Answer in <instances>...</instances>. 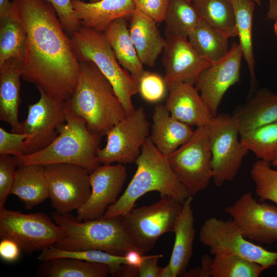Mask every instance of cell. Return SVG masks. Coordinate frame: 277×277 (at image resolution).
Segmentation results:
<instances>
[{
  "label": "cell",
  "instance_id": "484cf974",
  "mask_svg": "<svg viewBox=\"0 0 277 277\" xmlns=\"http://www.w3.org/2000/svg\"><path fill=\"white\" fill-rule=\"evenodd\" d=\"M103 33L118 63L138 83L145 70L131 40L126 18L113 21Z\"/></svg>",
  "mask_w": 277,
  "mask_h": 277
},
{
  "label": "cell",
  "instance_id": "816d5d0a",
  "mask_svg": "<svg viewBox=\"0 0 277 277\" xmlns=\"http://www.w3.org/2000/svg\"><path fill=\"white\" fill-rule=\"evenodd\" d=\"M254 1V2L256 4L258 5H261V0H253Z\"/></svg>",
  "mask_w": 277,
  "mask_h": 277
},
{
  "label": "cell",
  "instance_id": "9c48e42d",
  "mask_svg": "<svg viewBox=\"0 0 277 277\" xmlns=\"http://www.w3.org/2000/svg\"><path fill=\"white\" fill-rule=\"evenodd\" d=\"M211 157L207 127L203 126L197 127L191 137L167 159L176 177L193 197L212 180Z\"/></svg>",
  "mask_w": 277,
  "mask_h": 277
},
{
  "label": "cell",
  "instance_id": "2e32d148",
  "mask_svg": "<svg viewBox=\"0 0 277 277\" xmlns=\"http://www.w3.org/2000/svg\"><path fill=\"white\" fill-rule=\"evenodd\" d=\"M243 56L239 44L233 43L228 53L204 70L194 84L212 117L218 114L219 107L227 90L240 81Z\"/></svg>",
  "mask_w": 277,
  "mask_h": 277
},
{
  "label": "cell",
  "instance_id": "7a4b0ae2",
  "mask_svg": "<svg viewBox=\"0 0 277 277\" xmlns=\"http://www.w3.org/2000/svg\"><path fill=\"white\" fill-rule=\"evenodd\" d=\"M79 62L76 86L65 104L85 121L92 133L102 137L127 114L111 84L95 64Z\"/></svg>",
  "mask_w": 277,
  "mask_h": 277
},
{
  "label": "cell",
  "instance_id": "4dcf8cb0",
  "mask_svg": "<svg viewBox=\"0 0 277 277\" xmlns=\"http://www.w3.org/2000/svg\"><path fill=\"white\" fill-rule=\"evenodd\" d=\"M228 38L225 34L201 20L187 39L199 54L213 63L229 51Z\"/></svg>",
  "mask_w": 277,
  "mask_h": 277
},
{
  "label": "cell",
  "instance_id": "b9f144b4",
  "mask_svg": "<svg viewBox=\"0 0 277 277\" xmlns=\"http://www.w3.org/2000/svg\"><path fill=\"white\" fill-rule=\"evenodd\" d=\"M137 9L155 22H164L169 0H132Z\"/></svg>",
  "mask_w": 277,
  "mask_h": 277
},
{
  "label": "cell",
  "instance_id": "8d00e7d4",
  "mask_svg": "<svg viewBox=\"0 0 277 277\" xmlns=\"http://www.w3.org/2000/svg\"><path fill=\"white\" fill-rule=\"evenodd\" d=\"M270 164L259 160L253 164L250 173L259 201H270L277 205V170L272 169Z\"/></svg>",
  "mask_w": 277,
  "mask_h": 277
},
{
  "label": "cell",
  "instance_id": "11a10c76",
  "mask_svg": "<svg viewBox=\"0 0 277 277\" xmlns=\"http://www.w3.org/2000/svg\"><path fill=\"white\" fill-rule=\"evenodd\" d=\"M188 1L192 2V1L193 0H188Z\"/></svg>",
  "mask_w": 277,
  "mask_h": 277
},
{
  "label": "cell",
  "instance_id": "ab89813d",
  "mask_svg": "<svg viewBox=\"0 0 277 277\" xmlns=\"http://www.w3.org/2000/svg\"><path fill=\"white\" fill-rule=\"evenodd\" d=\"M46 1L54 8L64 30L70 37L81 27L73 8V0Z\"/></svg>",
  "mask_w": 277,
  "mask_h": 277
},
{
  "label": "cell",
  "instance_id": "7bdbcfd3",
  "mask_svg": "<svg viewBox=\"0 0 277 277\" xmlns=\"http://www.w3.org/2000/svg\"><path fill=\"white\" fill-rule=\"evenodd\" d=\"M162 254L147 255L141 265L138 267L139 277H160L162 268L158 265Z\"/></svg>",
  "mask_w": 277,
  "mask_h": 277
},
{
  "label": "cell",
  "instance_id": "ee69618b",
  "mask_svg": "<svg viewBox=\"0 0 277 277\" xmlns=\"http://www.w3.org/2000/svg\"><path fill=\"white\" fill-rule=\"evenodd\" d=\"M22 250L16 242L8 239H1L0 242V256L2 260L8 262L16 261Z\"/></svg>",
  "mask_w": 277,
  "mask_h": 277
},
{
  "label": "cell",
  "instance_id": "6da1fadb",
  "mask_svg": "<svg viewBox=\"0 0 277 277\" xmlns=\"http://www.w3.org/2000/svg\"><path fill=\"white\" fill-rule=\"evenodd\" d=\"M10 10L27 36L22 78L66 101L76 86L80 62L54 8L46 0H12Z\"/></svg>",
  "mask_w": 277,
  "mask_h": 277
},
{
  "label": "cell",
  "instance_id": "f546056e",
  "mask_svg": "<svg viewBox=\"0 0 277 277\" xmlns=\"http://www.w3.org/2000/svg\"><path fill=\"white\" fill-rule=\"evenodd\" d=\"M201 20L227 37L237 36L232 0H193Z\"/></svg>",
  "mask_w": 277,
  "mask_h": 277
},
{
  "label": "cell",
  "instance_id": "7c38bea8",
  "mask_svg": "<svg viewBox=\"0 0 277 277\" xmlns=\"http://www.w3.org/2000/svg\"><path fill=\"white\" fill-rule=\"evenodd\" d=\"M149 125L143 107L135 109L116 123L107 133V143L99 148L96 156L99 163L123 165L135 162L149 137Z\"/></svg>",
  "mask_w": 277,
  "mask_h": 277
},
{
  "label": "cell",
  "instance_id": "5b68a950",
  "mask_svg": "<svg viewBox=\"0 0 277 277\" xmlns=\"http://www.w3.org/2000/svg\"><path fill=\"white\" fill-rule=\"evenodd\" d=\"M66 107V123L56 139L40 151L15 156L18 166L69 163L81 166L90 173L100 165L96 152L101 137L92 133L85 121Z\"/></svg>",
  "mask_w": 277,
  "mask_h": 277
},
{
  "label": "cell",
  "instance_id": "83f0119b",
  "mask_svg": "<svg viewBox=\"0 0 277 277\" xmlns=\"http://www.w3.org/2000/svg\"><path fill=\"white\" fill-rule=\"evenodd\" d=\"M38 265V277H107L111 270L106 264L61 257L43 261Z\"/></svg>",
  "mask_w": 277,
  "mask_h": 277
},
{
  "label": "cell",
  "instance_id": "7dc6e473",
  "mask_svg": "<svg viewBox=\"0 0 277 277\" xmlns=\"http://www.w3.org/2000/svg\"><path fill=\"white\" fill-rule=\"evenodd\" d=\"M114 276H138V268L131 266L127 264H123Z\"/></svg>",
  "mask_w": 277,
  "mask_h": 277
},
{
  "label": "cell",
  "instance_id": "4fadbf2b",
  "mask_svg": "<svg viewBox=\"0 0 277 277\" xmlns=\"http://www.w3.org/2000/svg\"><path fill=\"white\" fill-rule=\"evenodd\" d=\"M40 98L29 105L26 119L21 122L27 137L24 142L22 155L40 151L57 137L66 123L65 102L54 98L37 89Z\"/></svg>",
  "mask_w": 277,
  "mask_h": 277
},
{
  "label": "cell",
  "instance_id": "7402d4cb",
  "mask_svg": "<svg viewBox=\"0 0 277 277\" xmlns=\"http://www.w3.org/2000/svg\"><path fill=\"white\" fill-rule=\"evenodd\" d=\"M130 17L129 31L137 55L143 65L152 67L164 50L166 39L157 23L149 16L135 9Z\"/></svg>",
  "mask_w": 277,
  "mask_h": 277
},
{
  "label": "cell",
  "instance_id": "60d3db41",
  "mask_svg": "<svg viewBox=\"0 0 277 277\" xmlns=\"http://www.w3.org/2000/svg\"><path fill=\"white\" fill-rule=\"evenodd\" d=\"M25 133H10L0 127V154L17 156L23 154Z\"/></svg>",
  "mask_w": 277,
  "mask_h": 277
},
{
  "label": "cell",
  "instance_id": "e0dca14e",
  "mask_svg": "<svg viewBox=\"0 0 277 277\" xmlns=\"http://www.w3.org/2000/svg\"><path fill=\"white\" fill-rule=\"evenodd\" d=\"M127 177L124 165H102L89 174L91 193L77 211L79 221L103 216L109 206L117 200Z\"/></svg>",
  "mask_w": 277,
  "mask_h": 277
},
{
  "label": "cell",
  "instance_id": "c3c4849f",
  "mask_svg": "<svg viewBox=\"0 0 277 277\" xmlns=\"http://www.w3.org/2000/svg\"><path fill=\"white\" fill-rule=\"evenodd\" d=\"M267 18L274 21L273 30L275 35L277 36V0L269 1Z\"/></svg>",
  "mask_w": 277,
  "mask_h": 277
},
{
  "label": "cell",
  "instance_id": "ac0fdd59",
  "mask_svg": "<svg viewBox=\"0 0 277 277\" xmlns=\"http://www.w3.org/2000/svg\"><path fill=\"white\" fill-rule=\"evenodd\" d=\"M163 64L166 84L183 82L194 85L201 73L212 63L199 54L187 38L166 36Z\"/></svg>",
  "mask_w": 277,
  "mask_h": 277
},
{
  "label": "cell",
  "instance_id": "f6af8a7d",
  "mask_svg": "<svg viewBox=\"0 0 277 277\" xmlns=\"http://www.w3.org/2000/svg\"><path fill=\"white\" fill-rule=\"evenodd\" d=\"M213 259L207 254L202 256L201 267L186 271L182 276L186 277H210L211 276V265Z\"/></svg>",
  "mask_w": 277,
  "mask_h": 277
},
{
  "label": "cell",
  "instance_id": "4316f807",
  "mask_svg": "<svg viewBox=\"0 0 277 277\" xmlns=\"http://www.w3.org/2000/svg\"><path fill=\"white\" fill-rule=\"evenodd\" d=\"M15 181L11 194L31 210L49 198V191L45 166L38 164L17 166Z\"/></svg>",
  "mask_w": 277,
  "mask_h": 277
},
{
  "label": "cell",
  "instance_id": "f35d334b",
  "mask_svg": "<svg viewBox=\"0 0 277 277\" xmlns=\"http://www.w3.org/2000/svg\"><path fill=\"white\" fill-rule=\"evenodd\" d=\"M17 166L15 156L0 154V208L4 207L8 195L11 194Z\"/></svg>",
  "mask_w": 277,
  "mask_h": 277
},
{
  "label": "cell",
  "instance_id": "f907efd6",
  "mask_svg": "<svg viewBox=\"0 0 277 277\" xmlns=\"http://www.w3.org/2000/svg\"><path fill=\"white\" fill-rule=\"evenodd\" d=\"M160 277H174L172 270L168 264L162 268Z\"/></svg>",
  "mask_w": 277,
  "mask_h": 277
},
{
  "label": "cell",
  "instance_id": "f5cc1de1",
  "mask_svg": "<svg viewBox=\"0 0 277 277\" xmlns=\"http://www.w3.org/2000/svg\"><path fill=\"white\" fill-rule=\"evenodd\" d=\"M273 166L277 167V160L271 163Z\"/></svg>",
  "mask_w": 277,
  "mask_h": 277
},
{
  "label": "cell",
  "instance_id": "3957f363",
  "mask_svg": "<svg viewBox=\"0 0 277 277\" xmlns=\"http://www.w3.org/2000/svg\"><path fill=\"white\" fill-rule=\"evenodd\" d=\"M136 170L122 195L108 207L103 217L121 216L134 208L145 194L157 191L161 197L169 196L182 204L191 196L171 170L167 156L156 147L149 136L135 161Z\"/></svg>",
  "mask_w": 277,
  "mask_h": 277
},
{
  "label": "cell",
  "instance_id": "db71d44e",
  "mask_svg": "<svg viewBox=\"0 0 277 277\" xmlns=\"http://www.w3.org/2000/svg\"><path fill=\"white\" fill-rule=\"evenodd\" d=\"M99 1H100V0H89V2H92V3H94V2H98Z\"/></svg>",
  "mask_w": 277,
  "mask_h": 277
},
{
  "label": "cell",
  "instance_id": "8fae6325",
  "mask_svg": "<svg viewBox=\"0 0 277 277\" xmlns=\"http://www.w3.org/2000/svg\"><path fill=\"white\" fill-rule=\"evenodd\" d=\"M199 240L209 248L212 255H238L256 262L266 269L277 266V252L265 249L246 239L232 219L215 217L205 221L199 232Z\"/></svg>",
  "mask_w": 277,
  "mask_h": 277
},
{
  "label": "cell",
  "instance_id": "836d02e7",
  "mask_svg": "<svg viewBox=\"0 0 277 277\" xmlns=\"http://www.w3.org/2000/svg\"><path fill=\"white\" fill-rule=\"evenodd\" d=\"M240 142L256 157L271 163L277 160V121L240 134Z\"/></svg>",
  "mask_w": 277,
  "mask_h": 277
},
{
  "label": "cell",
  "instance_id": "1f68e13d",
  "mask_svg": "<svg viewBox=\"0 0 277 277\" xmlns=\"http://www.w3.org/2000/svg\"><path fill=\"white\" fill-rule=\"evenodd\" d=\"M235 16V25L239 45L248 66L250 76L251 94L256 82L254 72L252 27L255 3L253 0H232Z\"/></svg>",
  "mask_w": 277,
  "mask_h": 277
},
{
  "label": "cell",
  "instance_id": "74e56055",
  "mask_svg": "<svg viewBox=\"0 0 277 277\" xmlns=\"http://www.w3.org/2000/svg\"><path fill=\"white\" fill-rule=\"evenodd\" d=\"M138 93L146 101L155 103L162 100L167 85L160 75L145 71L138 81Z\"/></svg>",
  "mask_w": 277,
  "mask_h": 277
},
{
  "label": "cell",
  "instance_id": "603a6c76",
  "mask_svg": "<svg viewBox=\"0 0 277 277\" xmlns=\"http://www.w3.org/2000/svg\"><path fill=\"white\" fill-rule=\"evenodd\" d=\"M149 137L157 149L167 156L187 142L194 130L171 116L165 105H156L152 115Z\"/></svg>",
  "mask_w": 277,
  "mask_h": 277
},
{
  "label": "cell",
  "instance_id": "9a60e30c",
  "mask_svg": "<svg viewBox=\"0 0 277 277\" xmlns=\"http://www.w3.org/2000/svg\"><path fill=\"white\" fill-rule=\"evenodd\" d=\"M225 211L246 239L267 244L277 242V205L258 202L247 192Z\"/></svg>",
  "mask_w": 277,
  "mask_h": 277
},
{
  "label": "cell",
  "instance_id": "d4e9b609",
  "mask_svg": "<svg viewBox=\"0 0 277 277\" xmlns=\"http://www.w3.org/2000/svg\"><path fill=\"white\" fill-rule=\"evenodd\" d=\"M192 199L193 196H190L183 203L182 212L173 231L175 235L174 243L168 265L174 277L182 276L186 271L193 253L195 230L191 207Z\"/></svg>",
  "mask_w": 277,
  "mask_h": 277
},
{
  "label": "cell",
  "instance_id": "ffe728a7",
  "mask_svg": "<svg viewBox=\"0 0 277 277\" xmlns=\"http://www.w3.org/2000/svg\"><path fill=\"white\" fill-rule=\"evenodd\" d=\"M72 6L81 26L103 32L113 21L131 17L135 10L132 0H73Z\"/></svg>",
  "mask_w": 277,
  "mask_h": 277
},
{
  "label": "cell",
  "instance_id": "f1b7e54d",
  "mask_svg": "<svg viewBox=\"0 0 277 277\" xmlns=\"http://www.w3.org/2000/svg\"><path fill=\"white\" fill-rule=\"evenodd\" d=\"M27 46L25 28L10 9L7 13L0 17V66L11 58L23 62Z\"/></svg>",
  "mask_w": 277,
  "mask_h": 277
},
{
  "label": "cell",
  "instance_id": "bcb514c9",
  "mask_svg": "<svg viewBox=\"0 0 277 277\" xmlns=\"http://www.w3.org/2000/svg\"><path fill=\"white\" fill-rule=\"evenodd\" d=\"M143 253L137 249L129 250L124 255L126 264L138 268L147 256Z\"/></svg>",
  "mask_w": 277,
  "mask_h": 277
},
{
  "label": "cell",
  "instance_id": "d6986e66",
  "mask_svg": "<svg viewBox=\"0 0 277 277\" xmlns=\"http://www.w3.org/2000/svg\"><path fill=\"white\" fill-rule=\"evenodd\" d=\"M165 107L176 120L190 126H207L212 117L194 85L172 82L167 85Z\"/></svg>",
  "mask_w": 277,
  "mask_h": 277
},
{
  "label": "cell",
  "instance_id": "52a82bcc",
  "mask_svg": "<svg viewBox=\"0 0 277 277\" xmlns=\"http://www.w3.org/2000/svg\"><path fill=\"white\" fill-rule=\"evenodd\" d=\"M182 208L178 200L166 196L153 204L133 208L121 217L135 248L145 253L153 248L162 235L173 232Z\"/></svg>",
  "mask_w": 277,
  "mask_h": 277
},
{
  "label": "cell",
  "instance_id": "30bf717a",
  "mask_svg": "<svg viewBox=\"0 0 277 277\" xmlns=\"http://www.w3.org/2000/svg\"><path fill=\"white\" fill-rule=\"evenodd\" d=\"M211 152L212 180L220 187L236 176L248 152L238 139L239 125L232 116L217 114L207 126Z\"/></svg>",
  "mask_w": 277,
  "mask_h": 277
},
{
  "label": "cell",
  "instance_id": "d590c367",
  "mask_svg": "<svg viewBox=\"0 0 277 277\" xmlns=\"http://www.w3.org/2000/svg\"><path fill=\"white\" fill-rule=\"evenodd\" d=\"M61 257L71 258L106 264L111 269L112 276H115L123 264H126L124 256L112 255L97 250L67 251L58 249L54 246L41 251L37 259L40 261H43Z\"/></svg>",
  "mask_w": 277,
  "mask_h": 277
},
{
  "label": "cell",
  "instance_id": "681fc988",
  "mask_svg": "<svg viewBox=\"0 0 277 277\" xmlns=\"http://www.w3.org/2000/svg\"><path fill=\"white\" fill-rule=\"evenodd\" d=\"M10 7L11 2L9 0H0V17L9 11Z\"/></svg>",
  "mask_w": 277,
  "mask_h": 277
},
{
  "label": "cell",
  "instance_id": "277c9868",
  "mask_svg": "<svg viewBox=\"0 0 277 277\" xmlns=\"http://www.w3.org/2000/svg\"><path fill=\"white\" fill-rule=\"evenodd\" d=\"M51 217L65 233L64 238L54 245L67 251L97 250L112 255L124 256L137 249L128 234L121 216L79 221L70 213L53 211Z\"/></svg>",
  "mask_w": 277,
  "mask_h": 277
},
{
  "label": "cell",
  "instance_id": "e575fe53",
  "mask_svg": "<svg viewBox=\"0 0 277 277\" xmlns=\"http://www.w3.org/2000/svg\"><path fill=\"white\" fill-rule=\"evenodd\" d=\"M266 269L260 264L243 256L231 254L214 255L212 277H258Z\"/></svg>",
  "mask_w": 277,
  "mask_h": 277
},
{
  "label": "cell",
  "instance_id": "8992f818",
  "mask_svg": "<svg viewBox=\"0 0 277 277\" xmlns=\"http://www.w3.org/2000/svg\"><path fill=\"white\" fill-rule=\"evenodd\" d=\"M78 60L93 62L111 84L127 115L135 110L132 97L138 93L137 82L118 63L103 32L81 26L70 37Z\"/></svg>",
  "mask_w": 277,
  "mask_h": 277
},
{
  "label": "cell",
  "instance_id": "ba28073f",
  "mask_svg": "<svg viewBox=\"0 0 277 277\" xmlns=\"http://www.w3.org/2000/svg\"><path fill=\"white\" fill-rule=\"evenodd\" d=\"M65 236L62 228L42 212L26 214L0 208V238L10 239L26 254L54 246Z\"/></svg>",
  "mask_w": 277,
  "mask_h": 277
},
{
  "label": "cell",
  "instance_id": "44dd1931",
  "mask_svg": "<svg viewBox=\"0 0 277 277\" xmlns=\"http://www.w3.org/2000/svg\"><path fill=\"white\" fill-rule=\"evenodd\" d=\"M22 65V61L11 58L0 66V120L18 133H24L18 120Z\"/></svg>",
  "mask_w": 277,
  "mask_h": 277
},
{
  "label": "cell",
  "instance_id": "d6a6232c",
  "mask_svg": "<svg viewBox=\"0 0 277 277\" xmlns=\"http://www.w3.org/2000/svg\"><path fill=\"white\" fill-rule=\"evenodd\" d=\"M201 20L191 2L169 0L164 20L166 36L187 39Z\"/></svg>",
  "mask_w": 277,
  "mask_h": 277
},
{
  "label": "cell",
  "instance_id": "cb8c5ba5",
  "mask_svg": "<svg viewBox=\"0 0 277 277\" xmlns=\"http://www.w3.org/2000/svg\"><path fill=\"white\" fill-rule=\"evenodd\" d=\"M232 116L238 123L240 134L277 121V94L266 88L259 90Z\"/></svg>",
  "mask_w": 277,
  "mask_h": 277
},
{
  "label": "cell",
  "instance_id": "5bb4252c",
  "mask_svg": "<svg viewBox=\"0 0 277 277\" xmlns=\"http://www.w3.org/2000/svg\"><path fill=\"white\" fill-rule=\"evenodd\" d=\"M49 198L55 211L61 214L77 210L91 193L89 173L81 166L56 163L45 166Z\"/></svg>",
  "mask_w": 277,
  "mask_h": 277
}]
</instances>
